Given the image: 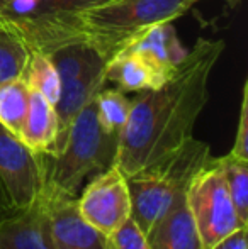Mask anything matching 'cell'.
I'll return each instance as SVG.
<instances>
[{
  "mask_svg": "<svg viewBox=\"0 0 248 249\" xmlns=\"http://www.w3.org/2000/svg\"><path fill=\"white\" fill-rule=\"evenodd\" d=\"M173 71L143 53L121 51L106 63V82L116 83V89L124 93L145 92L163 87Z\"/></svg>",
  "mask_w": 248,
  "mask_h": 249,
  "instance_id": "9",
  "label": "cell"
},
{
  "mask_svg": "<svg viewBox=\"0 0 248 249\" xmlns=\"http://www.w3.org/2000/svg\"><path fill=\"white\" fill-rule=\"evenodd\" d=\"M225 51V41L199 37L156 90L139 92L117 139L114 164L129 177L179 149L209 100V76Z\"/></svg>",
  "mask_w": 248,
  "mask_h": 249,
  "instance_id": "1",
  "label": "cell"
},
{
  "mask_svg": "<svg viewBox=\"0 0 248 249\" xmlns=\"http://www.w3.org/2000/svg\"><path fill=\"white\" fill-rule=\"evenodd\" d=\"M186 200L206 249H212L229 234L247 227L238 219L218 158H211L194 175Z\"/></svg>",
  "mask_w": 248,
  "mask_h": 249,
  "instance_id": "5",
  "label": "cell"
},
{
  "mask_svg": "<svg viewBox=\"0 0 248 249\" xmlns=\"http://www.w3.org/2000/svg\"><path fill=\"white\" fill-rule=\"evenodd\" d=\"M58 136V117L55 105L41 93L31 90L26 117L17 138L38 154H51Z\"/></svg>",
  "mask_w": 248,
  "mask_h": 249,
  "instance_id": "11",
  "label": "cell"
},
{
  "mask_svg": "<svg viewBox=\"0 0 248 249\" xmlns=\"http://www.w3.org/2000/svg\"><path fill=\"white\" fill-rule=\"evenodd\" d=\"M14 213H17V212L9 203V200H7V197H5V192H3L2 185H0V222H3L5 219L12 217Z\"/></svg>",
  "mask_w": 248,
  "mask_h": 249,
  "instance_id": "23",
  "label": "cell"
},
{
  "mask_svg": "<svg viewBox=\"0 0 248 249\" xmlns=\"http://www.w3.org/2000/svg\"><path fill=\"white\" fill-rule=\"evenodd\" d=\"M117 139L100 127L95 104L90 100L70 124L61 149L57 154H43L46 187L76 197L85 177L114 164Z\"/></svg>",
  "mask_w": 248,
  "mask_h": 249,
  "instance_id": "4",
  "label": "cell"
},
{
  "mask_svg": "<svg viewBox=\"0 0 248 249\" xmlns=\"http://www.w3.org/2000/svg\"><path fill=\"white\" fill-rule=\"evenodd\" d=\"M39 200L43 234L50 249H104L106 236L80 215L76 197L44 187Z\"/></svg>",
  "mask_w": 248,
  "mask_h": 249,
  "instance_id": "8",
  "label": "cell"
},
{
  "mask_svg": "<svg viewBox=\"0 0 248 249\" xmlns=\"http://www.w3.org/2000/svg\"><path fill=\"white\" fill-rule=\"evenodd\" d=\"M29 50L17 34L0 26V85L22 76Z\"/></svg>",
  "mask_w": 248,
  "mask_h": 249,
  "instance_id": "18",
  "label": "cell"
},
{
  "mask_svg": "<svg viewBox=\"0 0 248 249\" xmlns=\"http://www.w3.org/2000/svg\"><path fill=\"white\" fill-rule=\"evenodd\" d=\"M104 0H36L34 9L19 19H46V17H60L73 14L80 9H85L94 3ZM12 20V19H10Z\"/></svg>",
  "mask_w": 248,
  "mask_h": 249,
  "instance_id": "20",
  "label": "cell"
},
{
  "mask_svg": "<svg viewBox=\"0 0 248 249\" xmlns=\"http://www.w3.org/2000/svg\"><path fill=\"white\" fill-rule=\"evenodd\" d=\"M0 249H50L43 234L41 200L0 222Z\"/></svg>",
  "mask_w": 248,
  "mask_h": 249,
  "instance_id": "13",
  "label": "cell"
},
{
  "mask_svg": "<svg viewBox=\"0 0 248 249\" xmlns=\"http://www.w3.org/2000/svg\"><path fill=\"white\" fill-rule=\"evenodd\" d=\"M229 154H233L236 158H242V160H248V82L243 83L238 129H236L235 144H233Z\"/></svg>",
  "mask_w": 248,
  "mask_h": 249,
  "instance_id": "21",
  "label": "cell"
},
{
  "mask_svg": "<svg viewBox=\"0 0 248 249\" xmlns=\"http://www.w3.org/2000/svg\"><path fill=\"white\" fill-rule=\"evenodd\" d=\"M104 249H152V248H150L148 239H146V234L129 217L119 229L107 234L106 241H104Z\"/></svg>",
  "mask_w": 248,
  "mask_h": 249,
  "instance_id": "19",
  "label": "cell"
},
{
  "mask_svg": "<svg viewBox=\"0 0 248 249\" xmlns=\"http://www.w3.org/2000/svg\"><path fill=\"white\" fill-rule=\"evenodd\" d=\"M29 87L22 80H12L0 85V124L19 136L29 105Z\"/></svg>",
  "mask_w": 248,
  "mask_h": 249,
  "instance_id": "17",
  "label": "cell"
},
{
  "mask_svg": "<svg viewBox=\"0 0 248 249\" xmlns=\"http://www.w3.org/2000/svg\"><path fill=\"white\" fill-rule=\"evenodd\" d=\"M123 51L143 53L169 70H175V66L187 54V51L180 44V39L177 37L172 22H160L145 29Z\"/></svg>",
  "mask_w": 248,
  "mask_h": 249,
  "instance_id": "12",
  "label": "cell"
},
{
  "mask_svg": "<svg viewBox=\"0 0 248 249\" xmlns=\"http://www.w3.org/2000/svg\"><path fill=\"white\" fill-rule=\"evenodd\" d=\"M212 249H247V227L235 231Z\"/></svg>",
  "mask_w": 248,
  "mask_h": 249,
  "instance_id": "22",
  "label": "cell"
},
{
  "mask_svg": "<svg viewBox=\"0 0 248 249\" xmlns=\"http://www.w3.org/2000/svg\"><path fill=\"white\" fill-rule=\"evenodd\" d=\"M228 2H229V3H231V7H235V5H236V3H238V2H240V0H228Z\"/></svg>",
  "mask_w": 248,
  "mask_h": 249,
  "instance_id": "25",
  "label": "cell"
},
{
  "mask_svg": "<svg viewBox=\"0 0 248 249\" xmlns=\"http://www.w3.org/2000/svg\"><path fill=\"white\" fill-rule=\"evenodd\" d=\"M94 104H95V114L100 127L107 134L119 138L131 114V99H128L126 93L117 89H102L94 97Z\"/></svg>",
  "mask_w": 248,
  "mask_h": 249,
  "instance_id": "15",
  "label": "cell"
},
{
  "mask_svg": "<svg viewBox=\"0 0 248 249\" xmlns=\"http://www.w3.org/2000/svg\"><path fill=\"white\" fill-rule=\"evenodd\" d=\"M78 212L104 236L119 229L131 217L128 178L116 164L99 171L76 197Z\"/></svg>",
  "mask_w": 248,
  "mask_h": 249,
  "instance_id": "7",
  "label": "cell"
},
{
  "mask_svg": "<svg viewBox=\"0 0 248 249\" xmlns=\"http://www.w3.org/2000/svg\"><path fill=\"white\" fill-rule=\"evenodd\" d=\"M211 158L208 142L192 136L173 153L126 177L131 195V219L143 232H148L165 215Z\"/></svg>",
  "mask_w": 248,
  "mask_h": 249,
  "instance_id": "3",
  "label": "cell"
},
{
  "mask_svg": "<svg viewBox=\"0 0 248 249\" xmlns=\"http://www.w3.org/2000/svg\"><path fill=\"white\" fill-rule=\"evenodd\" d=\"M226 188L243 226H248V160H242L233 154L218 158Z\"/></svg>",
  "mask_w": 248,
  "mask_h": 249,
  "instance_id": "16",
  "label": "cell"
},
{
  "mask_svg": "<svg viewBox=\"0 0 248 249\" xmlns=\"http://www.w3.org/2000/svg\"><path fill=\"white\" fill-rule=\"evenodd\" d=\"M201 0H104L85 9L46 19L0 20L29 51L53 53L70 43L94 48L104 61L123 51L139 33L160 22H173Z\"/></svg>",
  "mask_w": 248,
  "mask_h": 249,
  "instance_id": "2",
  "label": "cell"
},
{
  "mask_svg": "<svg viewBox=\"0 0 248 249\" xmlns=\"http://www.w3.org/2000/svg\"><path fill=\"white\" fill-rule=\"evenodd\" d=\"M152 249H206L187 207L186 192L146 232Z\"/></svg>",
  "mask_w": 248,
  "mask_h": 249,
  "instance_id": "10",
  "label": "cell"
},
{
  "mask_svg": "<svg viewBox=\"0 0 248 249\" xmlns=\"http://www.w3.org/2000/svg\"><path fill=\"white\" fill-rule=\"evenodd\" d=\"M0 185L16 212L29 209L46 187L43 154L31 151L0 124Z\"/></svg>",
  "mask_w": 248,
  "mask_h": 249,
  "instance_id": "6",
  "label": "cell"
},
{
  "mask_svg": "<svg viewBox=\"0 0 248 249\" xmlns=\"http://www.w3.org/2000/svg\"><path fill=\"white\" fill-rule=\"evenodd\" d=\"M12 2H14V0H0V16H2V12H3V10H5L7 7H9Z\"/></svg>",
  "mask_w": 248,
  "mask_h": 249,
  "instance_id": "24",
  "label": "cell"
},
{
  "mask_svg": "<svg viewBox=\"0 0 248 249\" xmlns=\"http://www.w3.org/2000/svg\"><path fill=\"white\" fill-rule=\"evenodd\" d=\"M20 80L29 87V90L41 93L51 105L58 104L61 93V80L50 54L41 51H29V58L26 61Z\"/></svg>",
  "mask_w": 248,
  "mask_h": 249,
  "instance_id": "14",
  "label": "cell"
}]
</instances>
